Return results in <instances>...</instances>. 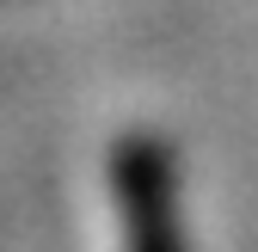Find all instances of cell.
Here are the masks:
<instances>
[{
    "instance_id": "cell-1",
    "label": "cell",
    "mask_w": 258,
    "mask_h": 252,
    "mask_svg": "<svg viewBox=\"0 0 258 252\" xmlns=\"http://www.w3.org/2000/svg\"><path fill=\"white\" fill-rule=\"evenodd\" d=\"M111 197L123 252H184L178 234V178L160 136H123L111 148Z\"/></svg>"
}]
</instances>
